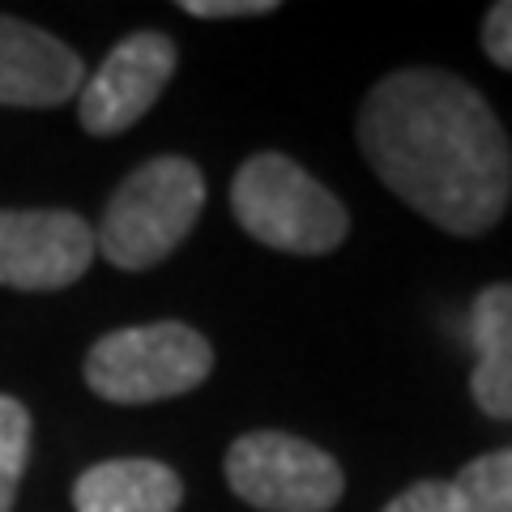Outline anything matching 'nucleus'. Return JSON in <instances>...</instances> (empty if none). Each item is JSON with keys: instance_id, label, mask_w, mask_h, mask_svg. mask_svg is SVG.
Here are the masks:
<instances>
[{"instance_id": "5", "label": "nucleus", "mask_w": 512, "mask_h": 512, "mask_svg": "<svg viewBox=\"0 0 512 512\" xmlns=\"http://www.w3.org/2000/svg\"><path fill=\"white\" fill-rule=\"evenodd\" d=\"M227 483L256 512H333L346 495L338 457L291 431H248L227 448Z\"/></svg>"}, {"instance_id": "15", "label": "nucleus", "mask_w": 512, "mask_h": 512, "mask_svg": "<svg viewBox=\"0 0 512 512\" xmlns=\"http://www.w3.org/2000/svg\"><path fill=\"white\" fill-rule=\"evenodd\" d=\"M188 18H265V13H278V0H184L180 5Z\"/></svg>"}, {"instance_id": "12", "label": "nucleus", "mask_w": 512, "mask_h": 512, "mask_svg": "<svg viewBox=\"0 0 512 512\" xmlns=\"http://www.w3.org/2000/svg\"><path fill=\"white\" fill-rule=\"evenodd\" d=\"M30 461V410L0 393V512H13Z\"/></svg>"}, {"instance_id": "4", "label": "nucleus", "mask_w": 512, "mask_h": 512, "mask_svg": "<svg viewBox=\"0 0 512 512\" xmlns=\"http://www.w3.org/2000/svg\"><path fill=\"white\" fill-rule=\"evenodd\" d=\"M214 372V346L184 320H154L103 333L90 346L82 376L111 406H150L192 393Z\"/></svg>"}, {"instance_id": "9", "label": "nucleus", "mask_w": 512, "mask_h": 512, "mask_svg": "<svg viewBox=\"0 0 512 512\" xmlns=\"http://www.w3.org/2000/svg\"><path fill=\"white\" fill-rule=\"evenodd\" d=\"M470 397L491 423H512V282H491L470 303Z\"/></svg>"}, {"instance_id": "8", "label": "nucleus", "mask_w": 512, "mask_h": 512, "mask_svg": "<svg viewBox=\"0 0 512 512\" xmlns=\"http://www.w3.org/2000/svg\"><path fill=\"white\" fill-rule=\"evenodd\" d=\"M86 86V64L64 39L0 13V103L60 107Z\"/></svg>"}, {"instance_id": "11", "label": "nucleus", "mask_w": 512, "mask_h": 512, "mask_svg": "<svg viewBox=\"0 0 512 512\" xmlns=\"http://www.w3.org/2000/svg\"><path fill=\"white\" fill-rule=\"evenodd\" d=\"M453 487L466 512H512V444L466 461Z\"/></svg>"}, {"instance_id": "3", "label": "nucleus", "mask_w": 512, "mask_h": 512, "mask_svg": "<svg viewBox=\"0 0 512 512\" xmlns=\"http://www.w3.org/2000/svg\"><path fill=\"white\" fill-rule=\"evenodd\" d=\"M231 214L256 244L291 256H329L346 244L350 210L291 154L261 150L231 180Z\"/></svg>"}, {"instance_id": "14", "label": "nucleus", "mask_w": 512, "mask_h": 512, "mask_svg": "<svg viewBox=\"0 0 512 512\" xmlns=\"http://www.w3.org/2000/svg\"><path fill=\"white\" fill-rule=\"evenodd\" d=\"M483 52L495 69L512 73V0H500V5L487 9L483 18Z\"/></svg>"}, {"instance_id": "7", "label": "nucleus", "mask_w": 512, "mask_h": 512, "mask_svg": "<svg viewBox=\"0 0 512 512\" xmlns=\"http://www.w3.org/2000/svg\"><path fill=\"white\" fill-rule=\"evenodd\" d=\"M94 261V227L73 210H0V286L64 291Z\"/></svg>"}, {"instance_id": "1", "label": "nucleus", "mask_w": 512, "mask_h": 512, "mask_svg": "<svg viewBox=\"0 0 512 512\" xmlns=\"http://www.w3.org/2000/svg\"><path fill=\"white\" fill-rule=\"evenodd\" d=\"M355 141L376 180L457 239L495 231L512 205V141L483 90L448 69H397L363 94Z\"/></svg>"}, {"instance_id": "13", "label": "nucleus", "mask_w": 512, "mask_h": 512, "mask_svg": "<svg viewBox=\"0 0 512 512\" xmlns=\"http://www.w3.org/2000/svg\"><path fill=\"white\" fill-rule=\"evenodd\" d=\"M380 512H466V504H461L457 487L444 483V478H419L406 491H397Z\"/></svg>"}, {"instance_id": "2", "label": "nucleus", "mask_w": 512, "mask_h": 512, "mask_svg": "<svg viewBox=\"0 0 512 512\" xmlns=\"http://www.w3.org/2000/svg\"><path fill=\"white\" fill-rule=\"evenodd\" d=\"M205 210V175L184 154H158L128 171L111 192L103 222L94 231V252L116 269L141 274L163 265L184 244Z\"/></svg>"}, {"instance_id": "10", "label": "nucleus", "mask_w": 512, "mask_h": 512, "mask_svg": "<svg viewBox=\"0 0 512 512\" xmlns=\"http://www.w3.org/2000/svg\"><path fill=\"white\" fill-rule=\"evenodd\" d=\"M180 504V474L154 457L99 461L73 483L77 512H180Z\"/></svg>"}, {"instance_id": "6", "label": "nucleus", "mask_w": 512, "mask_h": 512, "mask_svg": "<svg viewBox=\"0 0 512 512\" xmlns=\"http://www.w3.org/2000/svg\"><path fill=\"white\" fill-rule=\"evenodd\" d=\"M180 64V47L163 30H133L107 52L77 94V120L90 137H120L163 99Z\"/></svg>"}]
</instances>
